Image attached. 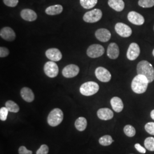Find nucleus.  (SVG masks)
Wrapping results in <instances>:
<instances>
[{
    "label": "nucleus",
    "instance_id": "nucleus-17",
    "mask_svg": "<svg viewBox=\"0 0 154 154\" xmlns=\"http://www.w3.org/2000/svg\"><path fill=\"white\" fill-rule=\"evenodd\" d=\"M107 55L112 60L116 59L119 55V49L116 43H111L107 48Z\"/></svg>",
    "mask_w": 154,
    "mask_h": 154
},
{
    "label": "nucleus",
    "instance_id": "nucleus-30",
    "mask_svg": "<svg viewBox=\"0 0 154 154\" xmlns=\"http://www.w3.org/2000/svg\"><path fill=\"white\" fill-rule=\"evenodd\" d=\"M8 112L9 110H8L6 107H1L0 109V119L2 121H6L8 115Z\"/></svg>",
    "mask_w": 154,
    "mask_h": 154
},
{
    "label": "nucleus",
    "instance_id": "nucleus-12",
    "mask_svg": "<svg viewBox=\"0 0 154 154\" xmlns=\"http://www.w3.org/2000/svg\"><path fill=\"white\" fill-rule=\"evenodd\" d=\"M127 18L131 23L135 25H142L144 23V18L140 14L136 11H132L128 13Z\"/></svg>",
    "mask_w": 154,
    "mask_h": 154
},
{
    "label": "nucleus",
    "instance_id": "nucleus-33",
    "mask_svg": "<svg viewBox=\"0 0 154 154\" xmlns=\"http://www.w3.org/2000/svg\"><path fill=\"white\" fill-rule=\"evenodd\" d=\"M4 3L9 7H15L18 3V0H4Z\"/></svg>",
    "mask_w": 154,
    "mask_h": 154
},
{
    "label": "nucleus",
    "instance_id": "nucleus-19",
    "mask_svg": "<svg viewBox=\"0 0 154 154\" xmlns=\"http://www.w3.org/2000/svg\"><path fill=\"white\" fill-rule=\"evenodd\" d=\"M21 96L22 99L27 102H32L34 99V94L33 91L28 88H23L21 90Z\"/></svg>",
    "mask_w": 154,
    "mask_h": 154
},
{
    "label": "nucleus",
    "instance_id": "nucleus-11",
    "mask_svg": "<svg viewBox=\"0 0 154 154\" xmlns=\"http://www.w3.org/2000/svg\"><path fill=\"white\" fill-rule=\"evenodd\" d=\"M79 72V67L73 64L65 66L62 70V75L66 78H70L77 76Z\"/></svg>",
    "mask_w": 154,
    "mask_h": 154
},
{
    "label": "nucleus",
    "instance_id": "nucleus-24",
    "mask_svg": "<svg viewBox=\"0 0 154 154\" xmlns=\"http://www.w3.org/2000/svg\"><path fill=\"white\" fill-rule=\"evenodd\" d=\"M5 107L9 110V111L11 112L16 113L20 110V107L18 105L12 100H8L6 102Z\"/></svg>",
    "mask_w": 154,
    "mask_h": 154
},
{
    "label": "nucleus",
    "instance_id": "nucleus-29",
    "mask_svg": "<svg viewBox=\"0 0 154 154\" xmlns=\"http://www.w3.org/2000/svg\"><path fill=\"white\" fill-rule=\"evenodd\" d=\"M138 4L144 8H151L154 6V0H139Z\"/></svg>",
    "mask_w": 154,
    "mask_h": 154
},
{
    "label": "nucleus",
    "instance_id": "nucleus-16",
    "mask_svg": "<svg viewBox=\"0 0 154 154\" xmlns=\"http://www.w3.org/2000/svg\"><path fill=\"white\" fill-rule=\"evenodd\" d=\"M97 116L101 120L108 121L113 118L114 113L110 109L102 108L97 111Z\"/></svg>",
    "mask_w": 154,
    "mask_h": 154
},
{
    "label": "nucleus",
    "instance_id": "nucleus-10",
    "mask_svg": "<svg viewBox=\"0 0 154 154\" xmlns=\"http://www.w3.org/2000/svg\"><path fill=\"white\" fill-rule=\"evenodd\" d=\"M140 50L137 44L131 43L130 45L127 52V57L130 61L135 60L140 55Z\"/></svg>",
    "mask_w": 154,
    "mask_h": 154
},
{
    "label": "nucleus",
    "instance_id": "nucleus-21",
    "mask_svg": "<svg viewBox=\"0 0 154 154\" xmlns=\"http://www.w3.org/2000/svg\"><path fill=\"white\" fill-rule=\"evenodd\" d=\"M108 4L116 11H121L125 8V2L123 0H109Z\"/></svg>",
    "mask_w": 154,
    "mask_h": 154
},
{
    "label": "nucleus",
    "instance_id": "nucleus-38",
    "mask_svg": "<svg viewBox=\"0 0 154 154\" xmlns=\"http://www.w3.org/2000/svg\"><path fill=\"white\" fill-rule=\"evenodd\" d=\"M152 54H153V55H154V49L153 50V51H152Z\"/></svg>",
    "mask_w": 154,
    "mask_h": 154
},
{
    "label": "nucleus",
    "instance_id": "nucleus-23",
    "mask_svg": "<svg viewBox=\"0 0 154 154\" xmlns=\"http://www.w3.org/2000/svg\"><path fill=\"white\" fill-rule=\"evenodd\" d=\"M87 120L84 117H79L75 122V126L79 131H84L87 127Z\"/></svg>",
    "mask_w": 154,
    "mask_h": 154
},
{
    "label": "nucleus",
    "instance_id": "nucleus-15",
    "mask_svg": "<svg viewBox=\"0 0 154 154\" xmlns=\"http://www.w3.org/2000/svg\"><path fill=\"white\" fill-rule=\"evenodd\" d=\"M0 35L2 38L8 41H13L16 38V33L9 27L2 28L0 32Z\"/></svg>",
    "mask_w": 154,
    "mask_h": 154
},
{
    "label": "nucleus",
    "instance_id": "nucleus-25",
    "mask_svg": "<svg viewBox=\"0 0 154 154\" xmlns=\"http://www.w3.org/2000/svg\"><path fill=\"white\" fill-rule=\"evenodd\" d=\"M98 2V0H80V4L83 8L89 9H91Z\"/></svg>",
    "mask_w": 154,
    "mask_h": 154
},
{
    "label": "nucleus",
    "instance_id": "nucleus-35",
    "mask_svg": "<svg viewBox=\"0 0 154 154\" xmlns=\"http://www.w3.org/2000/svg\"><path fill=\"white\" fill-rule=\"evenodd\" d=\"M19 154H33V152L30 150H28L25 146H21L18 149Z\"/></svg>",
    "mask_w": 154,
    "mask_h": 154
},
{
    "label": "nucleus",
    "instance_id": "nucleus-14",
    "mask_svg": "<svg viewBox=\"0 0 154 154\" xmlns=\"http://www.w3.org/2000/svg\"><path fill=\"white\" fill-rule=\"evenodd\" d=\"M96 38L100 42H106L110 40L111 34L110 31L106 29H98L95 33Z\"/></svg>",
    "mask_w": 154,
    "mask_h": 154
},
{
    "label": "nucleus",
    "instance_id": "nucleus-4",
    "mask_svg": "<svg viewBox=\"0 0 154 154\" xmlns=\"http://www.w3.org/2000/svg\"><path fill=\"white\" fill-rule=\"evenodd\" d=\"M99 86L97 83L89 81L84 83L80 88V93L85 96H91L99 91Z\"/></svg>",
    "mask_w": 154,
    "mask_h": 154
},
{
    "label": "nucleus",
    "instance_id": "nucleus-1",
    "mask_svg": "<svg viewBox=\"0 0 154 154\" xmlns=\"http://www.w3.org/2000/svg\"><path fill=\"white\" fill-rule=\"evenodd\" d=\"M137 73L138 75H142L146 77L149 83L154 80V69L152 65L148 61H141L137 65Z\"/></svg>",
    "mask_w": 154,
    "mask_h": 154
},
{
    "label": "nucleus",
    "instance_id": "nucleus-3",
    "mask_svg": "<svg viewBox=\"0 0 154 154\" xmlns=\"http://www.w3.org/2000/svg\"><path fill=\"white\" fill-rule=\"evenodd\" d=\"M63 119V113L62 111L58 108H55L50 112L48 116V122L50 126L55 127L61 123Z\"/></svg>",
    "mask_w": 154,
    "mask_h": 154
},
{
    "label": "nucleus",
    "instance_id": "nucleus-37",
    "mask_svg": "<svg viewBox=\"0 0 154 154\" xmlns=\"http://www.w3.org/2000/svg\"><path fill=\"white\" fill-rule=\"evenodd\" d=\"M151 117L152 119L154 120V110H152L151 112Z\"/></svg>",
    "mask_w": 154,
    "mask_h": 154
},
{
    "label": "nucleus",
    "instance_id": "nucleus-28",
    "mask_svg": "<svg viewBox=\"0 0 154 154\" xmlns=\"http://www.w3.org/2000/svg\"><path fill=\"white\" fill-rule=\"evenodd\" d=\"M124 132L128 137H133L136 134V130L134 127L131 125H126L124 127Z\"/></svg>",
    "mask_w": 154,
    "mask_h": 154
},
{
    "label": "nucleus",
    "instance_id": "nucleus-20",
    "mask_svg": "<svg viewBox=\"0 0 154 154\" xmlns=\"http://www.w3.org/2000/svg\"><path fill=\"white\" fill-rule=\"evenodd\" d=\"M110 103L112 109L116 112H120L123 109V107H124L122 99L119 98V97H113L112 99H111Z\"/></svg>",
    "mask_w": 154,
    "mask_h": 154
},
{
    "label": "nucleus",
    "instance_id": "nucleus-27",
    "mask_svg": "<svg viewBox=\"0 0 154 154\" xmlns=\"http://www.w3.org/2000/svg\"><path fill=\"white\" fill-rule=\"evenodd\" d=\"M146 149L150 151H154V138L149 137L147 138L144 142Z\"/></svg>",
    "mask_w": 154,
    "mask_h": 154
},
{
    "label": "nucleus",
    "instance_id": "nucleus-6",
    "mask_svg": "<svg viewBox=\"0 0 154 154\" xmlns=\"http://www.w3.org/2000/svg\"><path fill=\"white\" fill-rule=\"evenodd\" d=\"M105 53L104 48L99 44L91 45L87 50V54L89 57L96 58L101 57Z\"/></svg>",
    "mask_w": 154,
    "mask_h": 154
},
{
    "label": "nucleus",
    "instance_id": "nucleus-26",
    "mask_svg": "<svg viewBox=\"0 0 154 154\" xmlns=\"http://www.w3.org/2000/svg\"><path fill=\"white\" fill-rule=\"evenodd\" d=\"M114 142L111 137L110 135H104L101 138H99V142L101 145L104 146H109L111 143Z\"/></svg>",
    "mask_w": 154,
    "mask_h": 154
},
{
    "label": "nucleus",
    "instance_id": "nucleus-34",
    "mask_svg": "<svg viewBox=\"0 0 154 154\" xmlns=\"http://www.w3.org/2000/svg\"><path fill=\"white\" fill-rule=\"evenodd\" d=\"M9 51L7 48L4 47L0 48V57L1 58H4L9 55Z\"/></svg>",
    "mask_w": 154,
    "mask_h": 154
},
{
    "label": "nucleus",
    "instance_id": "nucleus-2",
    "mask_svg": "<svg viewBox=\"0 0 154 154\" xmlns=\"http://www.w3.org/2000/svg\"><path fill=\"white\" fill-rule=\"evenodd\" d=\"M149 81L146 77L138 75L134 78L131 83L132 91L137 94H143L146 92L149 85Z\"/></svg>",
    "mask_w": 154,
    "mask_h": 154
},
{
    "label": "nucleus",
    "instance_id": "nucleus-36",
    "mask_svg": "<svg viewBox=\"0 0 154 154\" xmlns=\"http://www.w3.org/2000/svg\"><path fill=\"white\" fill-rule=\"evenodd\" d=\"M135 148L137 149V150L138 151V152H139L140 153L145 154L146 152V149L144 148L143 147H142L139 143H137V144H135Z\"/></svg>",
    "mask_w": 154,
    "mask_h": 154
},
{
    "label": "nucleus",
    "instance_id": "nucleus-32",
    "mask_svg": "<svg viewBox=\"0 0 154 154\" xmlns=\"http://www.w3.org/2000/svg\"><path fill=\"white\" fill-rule=\"evenodd\" d=\"M49 152V147L46 144H42L37 151L36 154H48Z\"/></svg>",
    "mask_w": 154,
    "mask_h": 154
},
{
    "label": "nucleus",
    "instance_id": "nucleus-39",
    "mask_svg": "<svg viewBox=\"0 0 154 154\" xmlns=\"http://www.w3.org/2000/svg\"></svg>",
    "mask_w": 154,
    "mask_h": 154
},
{
    "label": "nucleus",
    "instance_id": "nucleus-8",
    "mask_svg": "<svg viewBox=\"0 0 154 154\" xmlns=\"http://www.w3.org/2000/svg\"><path fill=\"white\" fill-rule=\"evenodd\" d=\"M97 79L103 82H108L111 80V75L109 71L103 67H98L95 71Z\"/></svg>",
    "mask_w": 154,
    "mask_h": 154
},
{
    "label": "nucleus",
    "instance_id": "nucleus-31",
    "mask_svg": "<svg viewBox=\"0 0 154 154\" xmlns=\"http://www.w3.org/2000/svg\"><path fill=\"white\" fill-rule=\"evenodd\" d=\"M145 130L151 135H154V122H149L145 125Z\"/></svg>",
    "mask_w": 154,
    "mask_h": 154
},
{
    "label": "nucleus",
    "instance_id": "nucleus-9",
    "mask_svg": "<svg viewBox=\"0 0 154 154\" xmlns=\"http://www.w3.org/2000/svg\"><path fill=\"white\" fill-rule=\"evenodd\" d=\"M115 30L117 34L122 37L127 38L132 34V30L131 28L122 22H118L116 24Z\"/></svg>",
    "mask_w": 154,
    "mask_h": 154
},
{
    "label": "nucleus",
    "instance_id": "nucleus-22",
    "mask_svg": "<svg viewBox=\"0 0 154 154\" xmlns=\"http://www.w3.org/2000/svg\"><path fill=\"white\" fill-rule=\"evenodd\" d=\"M63 11V7L60 5L50 6L46 8L45 12L50 16H54L61 13Z\"/></svg>",
    "mask_w": 154,
    "mask_h": 154
},
{
    "label": "nucleus",
    "instance_id": "nucleus-18",
    "mask_svg": "<svg viewBox=\"0 0 154 154\" xmlns=\"http://www.w3.org/2000/svg\"><path fill=\"white\" fill-rule=\"evenodd\" d=\"M21 17L24 20L32 22L35 21L37 19V15L36 13L33 11V10L29 9H25L21 11Z\"/></svg>",
    "mask_w": 154,
    "mask_h": 154
},
{
    "label": "nucleus",
    "instance_id": "nucleus-5",
    "mask_svg": "<svg viewBox=\"0 0 154 154\" xmlns=\"http://www.w3.org/2000/svg\"><path fill=\"white\" fill-rule=\"evenodd\" d=\"M102 17V12L98 9H95L86 12L83 16V20L88 23L98 22Z\"/></svg>",
    "mask_w": 154,
    "mask_h": 154
},
{
    "label": "nucleus",
    "instance_id": "nucleus-7",
    "mask_svg": "<svg viewBox=\"0 0 154 154\" xmlns=\"http://www.w3.org/2000/svg\"><path fill=\"white\" fill-rule=\"evenodd\" d=\"M44 69L45 74L50 78H54L58 74V66L54 61L47 62L45 65Z\"/></svg>",
    "mask_w": 154,
    "mask_h": 154
},
{
    "label": "nucleus",
    "instance_id": "nucleus-13",
    "mask_svg": "<svg viewBox=\"0 0 154 154\" xmlns=\"http://www.w3.org/2000/svg\"><path fill=\"white\" fill-rule=\"evenodd\" d=\"M45 54L48 59L54 62L60 61L62 58L60 50L57 48H50L47 50Z\"/></svg>",
    "mask_w": 154,
    "mask_h": 154
}]
</instances>
